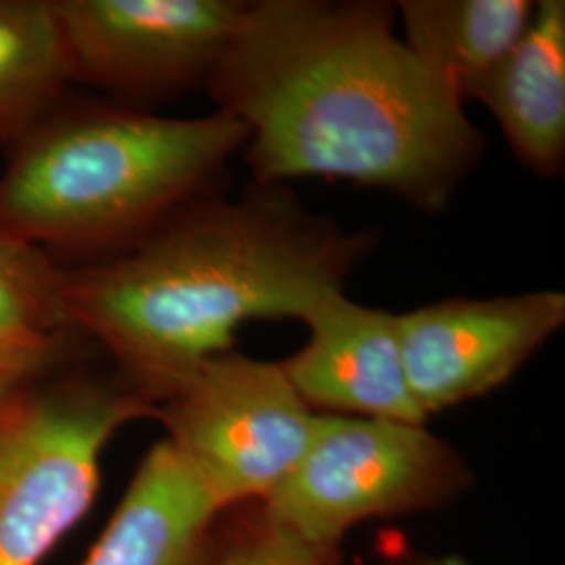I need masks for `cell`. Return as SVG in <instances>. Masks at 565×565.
<instances>
[{
	"label": "cell",
	"mask_w": 565,
	"mask_h": 565,
	"mask_svg": "<svg viewBox=\"0 0 565 565\" xmlns=\"http://www.w3.org/2000/svg\"><path fill=\"white\" fill-rule=\"evenodd\" d=\"M221 515L193 469L160 440L142 457L82 565H216Z\"/></svg>",
	"instance_id": "cell-10"
},
{
	"label": "cell",
	"mask_w": 565,
	"mask_h": 565,
	"mask_svg": "<svg viewBox=\"0 0 565 565\" xmlns=\"http://www.w3.org/2000/svg\"><path fill=\"white\" fill-rule=\"evenodd\" d=\"M216 565H340V555L303 543L260 511L252 524L223 545Z\"/></svg>",
	"instance_id": "cell-15"
},
{
	"label": "cell",
	"mask_w": 565,
	"mask_h": 565,
	"mask_svg": "<svg viewBox=\"0 0 565 565\" xmlns=\"http://www.w3.org/2000/svg\"><path fill=\"white\" fill-rule=\"evenodd\" d=\"M308 340L282 373L315 413L425 424L404 371L398 315L324 296L302 317Z\"/></svg>",
	"instance_id": "cell-9"
},
{
	"label": "cell",
	"mask_w": 565,
	"mask_h": 565,
	"mask_svg": "<svg viewBox=\"0 0 565 565\" xmlns=\"http://www.w3.org/2000/svg\"><path fill=\"white\" fill-rule=\"evenodd\" d=\"M375 245L312 214L285 184H252L182 205L139 242L65 268L70 327L99 343L156 406L203 361L233 350L254 319H298Z\"/></svg>",
	"instance_id": "cell-2"
},
{
	"label": "cell",
	"mask_w": 565,
	"mask_h": 565,
	"mask_svg": "<svg viewBox=\"0 0 565 565\" xmlns=\"http://www.w3.org/2000/svg\"><path fill=\"white\" fill-rule=\"evenodd\" d=\"M158 406L116 371H55L0 404V565H41L90 511L102 457Z\"/></svg>",
	"instance_id": "cell-4"
},
{
	"label": "cell",
	"mask_w": 565,
	"mask_h": 565,
	"mask_svg": "<svg viewBox=\"0 0 565 565\" xmlns=\"http://www.w3.org/2000/svg\"><path fill=\"white\" fill-rule=\"evenodd\" d=\"M396 18L385 0L245 2L205 90L245 126L256 184L333 179L445 210L484 137L398 39Z\"/></svg>",
	"instance_id": "cell-1"
},
{
	"label": "cell",
	"mask_w": 565,
	"mask_h": 565,
	"mask_svg": "<svg viewBox=\"0 0 565 565\" xmlns=\"http://www.w3.org/2000/svg\"><path fill=\"white\" fill-rule=\"evenodd\" d=\"M72 335L0 327V404L60 371Z\"/></svg>",
	"instance_id": "cell-16"
},
{
	"label": "cell",
	"mask_w": 565,
	"mask_h": 565,
	"mask_svg": "<svg viewBox=\"0 0 565 565\" xmlns=\"http://www.w3.org/2000/svg\"><path fill=\"white\" fill-rule=\"evenodd\" d=\"M518 162L541 179L565 163V2L541 0L522 39L476 95Z\"/></svg>",
	"instance_id": "cell-11"
},
{
	"label": "cell",
	"mask_w": 565,
	"mask_h": 565,
	"mask_svg": "<svg viewBox=\"0 0 565 565\" xmlns=\"http://www.w3.org/2000/svg\"><path fill=\"white\" fill-rule=\"evenodd\" d=\"M70 84L55 0H0V149L46 120Z\"/></svg>",
	"instance_id": "cell-13"
},
{
	"label": "cell",
	"mask_w": 565,
	"mask_h": 565,
	"mask_svg": "<svg viewBox=\"0 0 565 565\" xmlns=\"http://www.w3.org/2000/svg\"><path fill=\"white\" fill-rule=\"evenodd\" d=\"M398 565H471L465 562L463 557L457 555H440V557H419V559H408Z\"/></svg>",
	"instance_id": "cell-17"
},
{
	"label": "cell",
	"mask_w": 565,
	"mask_h": 565,
	"mask_svg": "<svg viewBox=\"0 0 565 565\" xmlns=\"http://www.w3.org/2000/svg\"><path fill=\"white\" fill-rule=\"evenodd\" d=\"M534 7L530 0H403L396 15L411 53L465 103L522 39Z\"/></svg>",
	"instance_id": "cell-12"
},
{
	"label": "cell",
	"mask_w": 565,
	"mask_h": 565,
	"mask_svg": "<svg viewBox=\"0 0 565 565\" xmlns=\"http://www.w3.org/2000/svg\"><path fill=\"white\" fill-rule=\"evenodd\" d=\"M245 126L168 118L109 99L61 103L7 151L0 233L63 268L114 256L182 205L216 193Z\"/></svg>",
	"instance_id": "cell-3"
},
{
	"label": "cell",
	"mask_w": 565,
	"mask_h": 565,
	"mask_svg": "<svg viewBox=\"0 0 565 565\" xmlns=\"http://www.w3.org/2000/svg\"><path fill=\"white\" fill-rule=\"evenodd\" d=\"M72 82L147 109L205 88L243 0H55Z\"/></svg>",
	"instance_id": "cell-7"
},
{
	"label": "cell",
	"mask_w": 565,
	"mask_h": 565,
	"mask_svg": "<svg viewBox=\"0 0 565 565\" xmlns=\"http://www.w3.org/2000/svg\"><path fill=\"white\" fill-rule=\"evenodd\" d=\"M63 275L42 249L0 233V327L76 333L63 310Z\"/></svg>",
	"instance_id": "cell-14"
},
{
	"label": "cell",
	"mask_w": 565,
	"mask_h": 565,
	"mask_svg": "<svg viewBox=\"0 0 565 565\" xmlns=\"http://www.w3.org/2000/svg\"><path fill=\"white\" fill-rule=\"evenodd\" d=\"M471 484L463 455L425 424L319 413L300 463L258 505L303 543L338 551L356 524L443 509Z\"/></svg>",
	"instance_id": "cell-5"
},
{
	"label": "cell",
	"mask_w": 565,
	"mask_h": 565,
	"mask_svg": "<svg viewBox=\"0 0 565 565\" xmlns=\"http://www.w3.org/2000/svg\"><path fill=\"white\" fill-rule=\"evenodd\" d=\"M166 438L224 511L263 503L300 463L319 413L281 364L228 350L203 361L162 403Z\"/></svg>",
	"instance_id": "cell-6"
},
{
	"label": "cell",
	"mask_w": 565,
	"mask_h": 565,
	"mask_svg": "<svg viewBox=\"0 0 565 565\" xmlns=\"http://www.w3.org/2000/svg\"><path fill=\"white\" fill-rule=\"evenodd\" d=\"M565 324V294L448 298L398 315L404 371L425 417L507 384Z\"/></svg>",
	"instance_id": "cell-8"
}]
</instances>
